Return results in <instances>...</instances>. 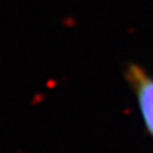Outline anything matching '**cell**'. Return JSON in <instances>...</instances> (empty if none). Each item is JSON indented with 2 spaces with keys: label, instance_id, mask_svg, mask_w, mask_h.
Segmentation results:
<instances>
[{
  "label": "cell",
  "instance_id": "1",
  "mask_svg": "<svg viewBox=\"0 0 153 153\" xmlns=\"http://www.w3.org/2000/svg\"><path fill=\"white\" fill-rule=\"evenodd\" d=\"M123 75L134 94L146 133L153 139V74L142 65L125 63Z\"/></svg>",
  "mask_w": 153,
  "mask_h": 153
}]
</instances>
